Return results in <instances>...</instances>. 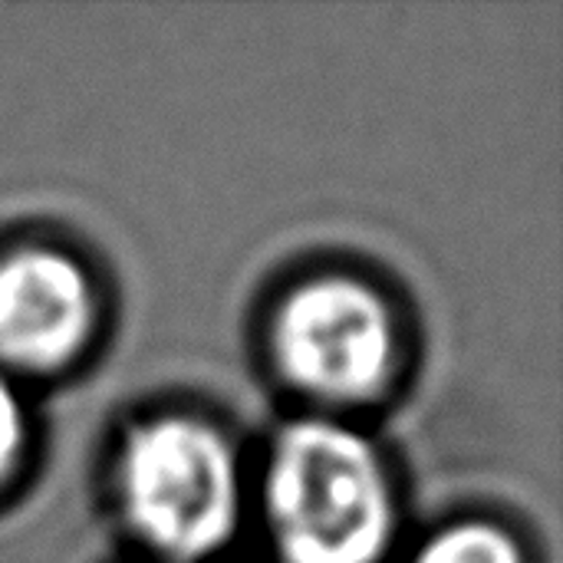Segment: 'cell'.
I'll use <instances>...</instances> for the list:
<instances>
[{
    "instance_id": "6da1fadb",
    "label": "cell",
    "mask_w": 563,
    "mask_h": 563,
    "mask_svg": "<svg viewBox=\"0 0 563 563\" xmlns=\"http://www.w3.org/2000/svg\"><path fill=\"white\" fill-rule=\"evenodd\" d=\"M264 515L284 563H376L396 531L379 452L327 419L294 422L277 435Z\"/></svg>"
},
{
    "instance_id": "7a4b0ae2",
    "label": "cell",
    "mask_w": 563,
    "mask_h": 563,
    "mask_svg": "<svg viewBox=\"0 0 563 563\" xmlns=\"http://www.w3.org/2000/svg\"><path fill=\"white\" fill-rule=\"evenodd\" d=\"M132 531L168 561H201L224 548L241 518V468L231 442L191 416H158L129 429L115 468Z\"/></svg>"
},
{
    "instance_id": "3957f363",
    "label": "cell",
    "mask_w": 563,
    "mask_h": 563,
    "mask_svg": "<svg viewBox=\"0 0 563 563\" xmlns=\"http://www.w3.org/2000/svg\"><path fill=\"white\" fill-rule=\"evenodd\" d=\"M271 350L294 389L323 402H366L396 373L399 330L383 294L330 274L303 280L280 300Z\"/></svg>"
},
{
    "instance_id": "277c9868",
    "label": "cell",
    "mask_w": 563,
    "mask_h": 563,
    "mask_svg": "<svg viewBox=\"0 0 563 563\" xmlns=\"http://www.w3.org/2000/svg\"><path fill=\"white\" fill-rule=\"evenodd\" d=\"M96 320L86 271L53 247H16L0 257V366L56 373L69 366Z\"/></svg>"
},
{
    "instance_id": "5b68a950",
    "label": "cell",
    "mask_w": 563,
    "mask_h": 563,
    "mask_svg": "<svg viewBox=\"0 0 563 563\" xmlns=\"http://www.w3.org/2000/svg\"><path fill=\"white\" fill-rule=\"evenodd\" d=\"M416 563H525L518 541L498 525H452L416 554Z\"/></svg>"
},
{
    "instance_id": "8992f818",
    "label": "cell",
    "mask_w": 563,
    "mask_h": 563,
    "mask_svg": "<svg viewBox=\"0 0 563 563\" xmlns=\"http://www.w3.org/2000/svg\"><path fill=\"white\" fill-rule=\"evenodd\" d=\"M26 449V409L7 376H0V482L20 465Z\"/></svg>"
}]
</instances>
